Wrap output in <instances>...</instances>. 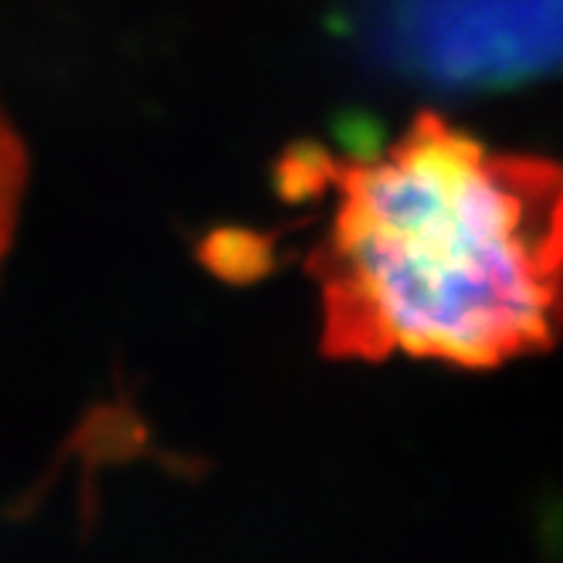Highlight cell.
<instances>
[{"label":"cell","instance_id":"1","mask_svg":"<svg viewBox=\"0 0 563 563\" xmlns=\"http://www.w3.org/2000/svg\"><path fill=\"white\" fill-rule=\"evenodd\" d=\"M286 194L333 197L306 268L333 360L503 367L563 336V167L415 112L387 146L292 150Z\"/></svg>","mask_w":563,"mask_h":563},{"label":"cell","instance_id":"2","mask_svg":"<svg viewBox=\"0 0 563 563\" xmlns=\"http://www.w3.org/2000/svg\"><path fill=\"white\" fill-rule=\"evenodd\" d=\"M24 190H27V150L11 123V115L0 106V265H4L11 252Z\"/></svg>","mask_w":563,"mask_h":563}]
</instances>
